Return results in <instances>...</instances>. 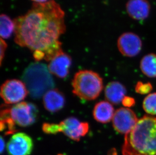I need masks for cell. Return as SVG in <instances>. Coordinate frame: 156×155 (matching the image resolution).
I'll list each match as a JSON object with an SVG mask.
<instances>
[{
    "label": "cell",
    "mask_w": 156,
    "mask_h": 155,
    "mask_svg": "<svg viewBox=\"0 0 156 155\" xmlns=\"http://www.w3.org/2000/svg\"><path fill=\"white\" fill-rule=\"evenodd\" d=\"M14 21L9 16L2 14L0 16V35L1 38L6 40L10 38L12 33L15 32Z\"/></svg>",
    "instance_id": "cell-17"
},
{
    "label": "cell",
    "mask_w": 156,
    "mask_h": 155,
    "mask_svg": "<svg viewBox=\"0 0 156 155\" xmlns=\"http://www.w3.org/2000/svg\"><path fill=\"white\" fill-rule=\"evenodd\" d=\"M73 93L86 100H93L99 96L103 89V81L96 72L80 71L75 74L72 81Z\"/></svg>",
    "instance_id": "cell-4"
},
{
    "label": "cell",
    "mask_w": 156,
    "mask_h": 155,
    "mask_svg": "<svg viewBox=\"0 0 156 155\" xmlns=\"http://www.w3.org/2000/svg\"><path fill=\"white\" fill-rule=\"evenodd\" d=\"M61 132L67 136L75 141L86 136L89 130V124L87 122H80L74 117H68L60 123Z\"/></svg>",
    "instance_id": "cell-10"
},
{
    "label": "cell",
    "mask_w": 156,
    "mask_h": 155,
    "mask_svg": "<svg viewBox=\"0 0 156 155\" xmlns=\"http://www.w3.org/2000/svg\"><path fill=\"white\" fill-rule=\"evenodd\" d=\"M118 50L123 56L133 57L137 56L142 48V41L140 37L133 32L122 34L117 41Z\"/></svg>",
    "instance_id": "cell-8"
},
{
    "label": "cell",
    "mask_w": 156,
    "mask_h": 155,
    "mask_svg": "<svg viewBox=\"0 0 156 155\" xmlns=\"http://www.w3.org/2000/svg\"><path fill=\"white\" fill-rule=\"evenodd\" d=\"M42 129L44 133L50 135H55L61 132L60 123H44L42 126Z\"/></svg>",
    "instance_id": "cell-19"
},
{
    "label": "cell",
    "mask_w": 156,
    "mask_h": 155,
    "mask_svg": "<svg viewBox=\"0 0 156 155\" xmlns=\"http://www.w3.org/2000/svg\"><path fill=\"white\" fill-rule=\"evenodd\" d=\"M143 107L147 114L152 115H156V93L149 94L144 98Z\"/></svg>",
    "instance_id": "cell-18"
},
{
    "label": "cell",
    "mask_w": 156,
    "mask_h": 155,
    "mask_svg": "<svg viewBox=\"0 0 156 155\" xmlns=\"http://www.w3.org/2000/svg\"><path fill=\"white\" fill-rule=\"evenodd\" d=\"M44 108L51 112H56L63 108L65 103L64 95L57 89L47 91L43 97Z\"/></svg>",
    "instance_id": "cell-13"
},
{
    "label": "cell",
    "mask_w": 156,
    "mask_h": 155,
    "mask_svg": "<svg viewBox=\"0 0 156 155\" xmlns=\"http://www.w3.org/2000/svg\"><path fill=\"white\" fill-rule=\"evenodd\" d=\"M152 90L153 86L149 82L144 83L142 82H138L135 87L136 92L141 95L150 93Z\"/></svg>",
    "instance_id": "cell-20"
},
{
    "label": "cell",
    "mask_w": 156,
    "mask_h": 155,
    "mask_svg": "<svg viewBox=\"0 0 156 155\" xmlns=\"http://www.w3.org/2000/svg\"><path fill=\"white\" fill-rule=\"evenodd\" d=\"M35 3H44L48 2V0H31Z\"/></svg>",
    "instance_id": "cell-24"
},
{
    "label": "cell",
    "mask_w": 156,
    "mask_h": 155,
    "mask_svg": "<svg viewBox=\"0 0 156 155\" xmlns=\"http://www.w3.org/2000/svg\"><path fill=\"white\" fill-rule=\"evenodd\" d=\"M28 93L25 84L16 79L8 80L1 87V96L7 104L20 102L26 98Z\"/></svg>",
    "instance_id": "cell-6"
},
{
    "label": "cell",
    "mask_w": 156,
    "mask_h": 155,
    "mask_svg": "<svg viewBox=\"0 0 156 155\" xmlns=\"http://www.w3.org/2000/svg\"><path fill=\"white\" fill-rule=\"evenodd\" d=\"M7 47V44H6L4 40L1 38V64L2 63L3 58L4 57L5 52L6 51Z\"/></svg>",
    "instance_id": "cell-22"
},
{
    "label": "cell",
    "mask_w": 156,
    "mask_h": 155,
    "mask_svg": "<svg viewBox=\"0 0 156 155\" xmlns=\"http://www.w3.org/2000/svg\"><path fill=\"white\" fill-rule=\"evenodd\" d=\"M126 8L130 17L136 20L143 21L148 17L151 5L147 0H129Z\"/></svg>",
    "instance_id": "cell-12"
},
{
    "label": "cell",
    "mask_w": 156,
    "mask_h": 155,
    "mask_svg": "<svg viewBox=\"0 0 156 155\" xmlns=\"http://www.w3.org/2000/svg\"><path fill=\"white\" fill-rule=\"evenodd\" d=\"M141 72L149 78H156V54L149 53L141 59L140 63Z\"/></svg>",
    "instance_id": "cell-16"
},
{
    "label": "cell",
    "mask_w": 156,
    "mask_h": 155,
    "mask_svg": "<svg viewBox=\"0 0 156 155\" xmlns=\"http://www.w3.org/2000/svg\"><path fill=\"white\" fill-rule=\"evenodd\" d=\"M114 108L110 103L105 101L99 102L94 106L93 116L99 122L106 123L110 122L114 115Z\"/></svg>",
    "instance_id": "cell-15"
},
{
    "label": "cell",
    "mask_w": 156,
    "mask_h": 155,
    "mask_svg": "<svg viewBox=\"0 0 156 155\" xmlns=\"http://www.w3.org/2000/svg\"><path fill=\"white\" fill-rule=\"evenodd\" d=\"M122 103L124 106L126 107H131L136 104L135 99L133 97L130 96H125L123 99Z\"/></svg>",
    "instance_id": "cell-21"
},
{
    "label": "cell",
    "mask_w": 156,
    "mask_h": 155,
    "mask_svg": "<svg viewBox=\"0 0 156 155\" xmlns=\"http://www.w3.org/2000/svg\"><path fill=\"white\" fill-rule=\"evenodd\" d=\"M71 64V57L62 51L51 60L48 67L51 73L64 79L68 76Z\"/></svg>",
    "instance_id": "cell-11"
},
{
    "label": "cell",
    "mask_w": 156,
    "mask_h": 155,
    "mask_svg": "<svg viewBox=\"0 0 156 155\" xmlns=\"http://www.w3.org/2000/svg\"><path fill=\"white\" fill-rule=\"evenodd\" d=\"M9 113L15 124L21 127H27L36 122L38 110L33 103L22 102L10 107Z\"/></svg>",
    "instance_id": "cell-5"
},
{
    "label": "cell",
    "mask_w": 156,
    "mask_h": 155,
    "mask_svg": "<svg viewBox=\"0 0 156 155\" xmlns=\"http://www.w3.org/2000/svg\"><path fill=\"white\" fill-rule=\"evenodd\" d=\"M138 121L134 111L128 108H120L114 113L113 126L117 132L126 135L134 129Z\"/></svg>",
    "instance_id": "cell-7"
},
{
    "label": "cell",
    "mask_w": 156,
    "mask_h": 155,
    "mask_svg": "<svg viewBox=\"0 0 156 155\" xmlns=\"http://www.w3.org/2000/svg\"><path fill=\"white\" fill-rule=\"evenodd\" d=\"M22 79L34 99H37L54 87V80L46 64L38 62L31 63L25 69Z\"/></svg>",
    "instance_id": "cell-3"
},
{
    "label": "cell",
    "mask_w": 156,
    "mask_h": 155,
    "mask_svg": "<svg viewBox=\"0 0 156 155\" xmlns=\"http://www.w3.org/2000/svg\"><path fill=\"white\" fill-rule=\"evenodd\" d=\"M123 155H156V117L144 115L125 135Z\"/></svg>",
    "instance_id": "cell-2"
},
{
    "label": "cell",
    "mask_w": 156,
    "mask_h": 155,
    "mask_svg": "<svg viewBox=\"0 0 156 155\" xmlns=\"http://www.w3.org/2000/svg\"><path fill=\"white\" fill-rule=\"evenodd\" d=\"M126 92V89L122 84L113 81L108 84L106 86L105 96L106 99L112 104H118L122 102Z\"/></svg>",
    "instance_id": "cell-14"
},
{
    "label": "cell",
    "mask_w": 156,
    "mask_h": 155,
    "mask_svg": "<svg viewBox=\"0 0 156 155\" xmlns=\"http://www.w3.org/2000/svg\"><path fill=\"white\" fill-rule=\"evenodd\" d=\"M33 149V142L28 135L24 133L14 134L7 145L10 155H30Z\"/></svg>",
    "instance_id": "cell-9"
},
{
    "label": "cell",
    "mask_w": 156,
    "mask_h": 155,
    "mask_svg": "<svg viewBox=\"0 0 156 155\" xmlns=\"http://www.w3.org/2000/svg\"><path fill=\"white\" fill-rule=\"evenodd\" d=\"M65 12L54 0L33 4L25 15L14 19L15 43L33 52L41 51L50 62L62 51L59 37L65 33Z\"/></svg>",
    "instance_id": "cell-1"
},
{
    "label": "cell",
    "mask_w": 156,
    "mask_h": 155,
    "mask_svg": "<svg viewBox=\"0 0 156 155\" xmlns=\"http://www.w3.org/2000/svg\"><path fill=\"white\" fill-rule=\"evenodd\" d=\"M5 149V141L2 137L1 138V152H3Z\"/></svg>",
    "instance_id": "cell-23"
}]
</instances>
